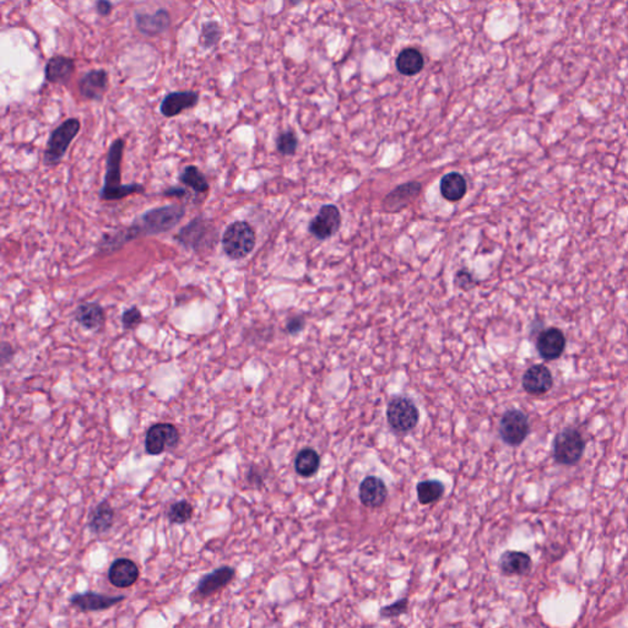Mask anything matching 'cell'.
<instances>
[{
  "label": "cell",
  "instance_id": "6da1fadb",
  "mask_svg": "<svg viewBox=\"0 0 628 628\" xmlns=\"http://www.w3.org/2000/svg\"><path fill=\"white\" fill-rule=\"evenodd\" d=\"M185 208L182 205H166L152 209L142 214L133 222L132 226L124 230L128 242L139 236H152L168 232L177 226L185 218Z\"/></svg>",
  "mask_w": 628,
  "mask_h": 628
},
{
  "label": "cell",
  "instance_id": "7a4b0ae2",
  "mask_svg": "<svg viewBox=\"0 0 628 628\" xmlns=\"http://www.w3.org/2000/svg\"><path fill=\"white\" fill-rule=\"evenodd\" d=\"M124 140L117 139L112 142L107 154V165L104 175V187L99 192L102 200L114 202L129 197L132 194L144 193V185L122 183V159H123Z\"/></svg>",
  "mask_w": 628,
  "mask_h": 628
},
{
  "label": "cell",
  "instance_id": "3957f363",
  "mask_svg": "<svg viewBox=\"0 0 628 628\" xmlns=\"http://www.w3.org/2000/svg\"><path fill=\"white\" fill-rule=\"evenodd\" d=\"M255 241L254 230L248 222H232L222 236V248L230 259H243L254 250Z\"/></svg>",
  "mask_w": 628,
  "mask_h": 628
},
{
  "label": "cell",
  "instance_id": "277c9868",
  "mask_svg": "<svg viewBox=\"0 0 628 628\" xmlns=\"http://www.w3.org/2000/svg\"><path fill=\"white\" fill-rule=\"evenodd\" d=\"M79 130H80V122L76 118L66 119L61 125H58L51 133V137L48 139L47 147L43 156L44 165H58L66 155L68 147L75 139Z\"/></svg>",
  "mask_w": 628,
  "mask_h": 628
},
{
  "label": "cell",
  "instance_id": "5b68a950",
  "mask_svg": "<svg viewBox=\"0 0 628 628\" xmlns=\"http://www.w3.org/2000/svg\"><path fill=\"white\" fill-rule=\"evenodd\" d=\"M419 416L417 407L409 398H394L388 404V424L397 432L405 433L414 430L419 422Z\"/></svg>",
  "mask_w": 628,
  "mask_h": 628
},
{
  "label": "cell",
  "instance_id": "8992f818",
  "mask_svg": "<svg viewBox=\"0 0 628 628\" xmlns=\"http://www.w3.org/2000/svg\"><path fill=\"white\" fill-rule=\"evenodd\" d=\"M236 576V569L231 566H221L215 568L210 573L204 574L199 579L197 588L190 594L193 601L200 603L210 596H215L218 591L225 589Z\"/></svg>",
  "mask_w": 628,
  "mask_h": 628
},
{
  "label": "cell",
  "instance_id": "52a82bcc",
  "mask_svg": "<svg viewBox=\"0 0 628 628\" xmlns=\"http://www.w3.org/2000/svg\"><path fill=\"white\" fill-rule=\"evenodd\" d=\"M584 452V441L581 433L573 429H567L558 433L553 443V457L562 465L576 464Z\"/></svg>",
  "mask_w": 628,
  "mask_h": 628
},
{
  "label": "cell",
  "instance_id": "ba28073f",
  "mask_svg": "<svg viewBox=\"0 0 628 628\" xmlns=\"http://www.w3.org/2000/svg\"><path fill=\"white\" fill-rule=\"evenodd\" d=\"M180 443V431L172 424H155L147 432L145 449L152 455H159Z\"/></svg>",
  "mask_w": 628,
  "mask_h": 628
},
{
  "label": "cell",
  "instance_id": "9c48e42d",
  "mask_svg": "<svg viewBox=\"0 0 628 628\" xmlns=\"http://www.w3.org/2000/svg\"><path fill=\"white\" fill-rule=\"evenodd\" d=\"M529 433V421L524 412L510 410L505 412L500 424V435L510 445H519Z\"/></svg>",
  "mask_w": 628,
  "mask_h": 628
},
{
  "label": "cell",
  "instance_id": "30bf717a",
  "mask_svg": "<svg viewBox=\"0 0 628 628\" xmlns=\"http://www.w3.org/2000/svg\"><path fill=\"white\" fill-rule=\"evenodd\" d=\"M340 211L335 205H323L316 218L309 223V232L318 240H326L339 230Z\"/></svg>",
  "mask_w": 628,
  "mask_h": 628
},
{
  "label": "cell",
  "instance_id": "8fae6325",
  "mask_svg": "<svg viewBox=\"0 0 628 628\" xmlns=\"http://www.w3.org/2000/svg\"><path fill=\"white\" fill-rule=\"evenodd\" d=\"M125 600V596H104L94 591H86V593H78L70 596V604L75 606L76 609L82 612H94V611H104L113 608L114 605L119 604Z\"/></svg>",
  "mask_w": 628,
  "mask_h": 628
},
{
  "label": "cell",
  "instance_id": "7c38bea8",
  "mask_svg": "<svg viewBox=\"0 0 628 628\" xmlns=\"http://www.w3.org/2000/svg\"><path fill=\"white\" fill-rule=\"evenodd\" d=\"M139 577H140L139 567L130 558H117L109 566V581L112 586L119 589L134 586Z\"/></svg>",
  "mask_w": 628,
  "mask_h": 628
},
{
  "label": "cell",
  "instance_id": "4fadbf2b",
  "mask_svg": "<svg viewBox=\"0 0 628 628\" xmlns=\"http://www.w3.org/2000/svg\"><path fill=\"white\" fill-rule=\"evenodd\" d=\"M199 94L195 91H176L166 94L161 102L160 111L166 118H172L185 112L187 109H193L198 104Z\"/></svg>",
  "mask_w": 628,
  "mask_h": 628
},
{
  "label": "cell",
  "instance_id": "5bb4252c",
  "mask_svg": "<svg viewBox=\"0 0 628 628\" xmlns=\"http://www.w3.org/2000/svg\"><path fill=\"white\" fill-rule=\"evenodd\" d=\"M135 24L139 32L149 37H156L170 27V14L166 9L157 10L154 14L137 13L135 15Z\"/></svg>",
  "mask_w": 628,
  "mask_h": 628
},
{
  "label": "cell",
  "instance_id": "9a60e30c",
  "mask_svg": "<svg viewBox=\"0 0 628 628\" xmlns=\"http://www.w3.org/2000/svg\"><path fill=\"white\" fill-rule=\"evenodd\" d=\"M388 490L382 479L367 476L359 485V501L369 508H378L387 501Z\"/></svg>",
  "mask_w": 628,
  "mask_h": 628
},
{
  "label": "cell",
  "instance_id": "2e32d148",
  "mask_svg": "<svg viewBox=\"0 0 628 628\" xmlns=\"http://www.w3.org/2000/svg\"><path fill=\"white\" fill-rule=\"evenodd\" d=\"M109 74L104 69L86 73L79 81L81 96L91 101H101L107 91Z\"/></svg>",
  "mask_w": 628,
  "mask_h": 628
},
{
  "label": "cell",
  "instance_id": "e0dca14e",
  "mask_svg": "<svg viewBox=\"0 0 628 628\" xmlns=\"http://www.w3.org/2000/svg\"><path fill=\"white\" fill-rule=\"evenodd\" d=\"M536 346L543 359L551 361L562 355L566 347V338L560 329L551 328L540 334Z\"/></svg>",
  "mask_w": 628,
  "mask_h": 628
},
{
  "label": "cell",
  "instance_id": "ac0fdd59",
  "mask_svg": "<svg viewBox=\"0 0 628 628\" xmlns=\"http://www.w3.org/2000/svg\"><path fill=\"white\" fill-rule=\"evenodd\" d=\"M553 387V376L543 364L530 367L523 377V388L531 395H543Z\"/></svg>",
  "mask_w": 628,
  "mask_h": 628
},
{
  "label": "cell",
  "instance_id": "d6986e66",
  "mask_svg": "<svg viewBox=\"0 0 628 628\" xmlns=\"http://www.w3.org/2000/svg\"><path fill=\"white\" fill-rule=\"evenodd\" d=\"M210 230L211 227L209 226L208 221L202 218H194L193 221L189 222L185 228L180 230L176 240H178L185 247L198 250L208 240Z\"/></svg>",
  "mask_w": 628,
  "mask_h": 628
},
{
  "label": "cell",
  "instance_id": "ffe728a7",
  "mask_svg": "<svg viewBox=\"0 0 628 628\" xmlns=\"http://www.w3.org/2000/svg\"><path fill=\"white\" fill-rule=\"evenodd\" d=\"M420 193V183L410 182L407 185H399L392 193L388 194L383 202V207L387 211H398L414 202Z\"/></svg>",
  "mask_w": 628,
  "mask_h": 628
},
{
  "label": "cell",
  "instance_id": "44dd1931",
  "mask_svg": "<svg viewBox=\"0 0 628 628\" xmlns=\"http://www.w3.org/2000/svg\"><path fill=\"white\" fill-rule=\"evenodd\" d=\"M500 569L505 576H525L533 566L529 555L520 551H505L498 562Z\"/></svg>",
  "mask_w": 628,
  "mask_h": 628
},
{
  "label": "cell",
  "instance_id": "7402d4cb",
  "mask_svg": "<svg viewBox=\"0 0 628 628\" xmlns=\"http://www.w3.org/2000/svg\"><path fill=\"white\" fill-rule=\"evenodd\" d=\"M75 71V63L71 58L56 56L48 61L44 68V78L52 84H66Z\"/></svg>",
  "mask_w": 628,
  "mask_h": 628
},
{
  "label": "cell",
  "instance_id": "603a6c76",
  "mask_svg": "<svg viewBox=\"0 0 628 628\" xmlns=\"http://www.w3.org/2000/svg\"><path fill=\"white\" fill-rule=\"evenodd\" d=\"M116 519V512L109 501H102L91 510L89 515V528L96 535L109 533Z\"/></svg>",
  "mask_w": 628,
  "mask_h": 628
},
{
  "label": "cell",
  "instance_id": "cb8c5ba5",
  "mask_svg": "<svg viewBox=\"0 0 628 628\" xmlns=\"http://www.w3.org/2000/svg\"><path fill=\"white\" fill-rule=\"evenodd\" d=\"M75 319L81 326L94 331L104 326L106 314L104 308L101 307L99 303L87 302L78 307Z\"/></svg>",
  "mask_w": 628,
  "mask_h": 628
},
{
  "label": "cell",
  "instance_id": "d4e9b609",
  "mask_svg": "<svg viewBox=\"0 0 628 628\" xmlns=\"http://www.w3.org/2000/svg\"><path fill=\"white\" fill-rule=\"evenodd\" d=\"M425 66V59L419 49L405 48L397 58V68L402 75H415L422 70Z\"/></svg>",
  "mask_w": 628,
  "mask_h": 628
},
{
  "label": "cell",
  "instance_id": "484cf974",
  "mask_svg": "<svg viewBox=\"0 0 628 628\" xmlns=\"http://www.w3.org/2000/svg\"><path fill=\"white\" fill-rule=\"evenodd\" d=\"M441 193L449 202H457L463 198L467 193V182L463 176L457 172L444 176L441 180Z\"/></svg>",
  "mask_w": 628,
  "mask_h": 628
},
{
  "label": "cell",
  "instance_id": "4316f807",
  "mask_svg": "<svg viewBox=\"0 0 628 628\" xmlns=\"http://www.w3.org/2000/svg\"><path fill=\"white\" fill-rule=\"evenodd\" d=\"M319 454L314 449H302L295 460V469L298 475L303 477H311L318 472L319 469Z\"/></svg>",
  "mask_w": 628,
  "mask_h": 628
},
{
  "label": "cell",
  "instance_id": "83f0119b",
  "mask_svg": "<svg viewBox=\"0 0 628 628\" xmlns=\"http://www.w3.org/2000/svg\"><path fill=\"white\" fill-rule=\"evenodd\" d=\"M416 491L421 505H432L443 496L444 485L438 480H426L417 485Z\"/></svg>",
  "mask_w": 628,
  "mask_h": 628
},
{
  "label": "cell",
  "instance_id": "f1b7e54d",
  "mask_svg": "<svg viewBox=\"0 0 628 628\" xmlns=\"http://www.w3.org/2000/svg\"><path fill=\"white\" fill-rule=\"evenodd\" d=\"M180 180L183 185L193 189L195 193L204 194L209 190L208 180L197 166H187L180 173Z\"/></svg>",
  "mask_w": 628,
  "mask_h": 628
},
{
  "label": "cell",
  "instance_id": "f546056e",
  "mask_svg": "<svg viewBox=\"0 0 628 628\" xmlns=\"http://www.w3.org/2000/svg\"><path fill=\"white\" fill-rule=\"evenodd\" d=\"M193 515V505H190L188 501H185V500L176 502L167 510V517H168V520H170L172 524H185L187 522L192 519Z\"/></svg>",
  "mask_w": 628,
  "mask_h": 628
},
{
  "label": "cell",
  "instance_id": "4dcf8cb0",
  "mask_svg": "<svg viewBox=\"0 0 628 628\" xmlns=\"http://www.w3.org/2000/svg\"><path fill=\"white\" fill-rule=\"evenodd\" d=\"M222 36L221 26L216 21H208L204 24L200 43L204 48H213L218 44Z\"/></svg>",
  "mask_w": 628,
  "mask_h": 628
},
{
  "label": "cell",
  "instance_id": "1f68e13d",
  "mask_svg": "<svg viewBox=\"0 0 628 628\" xmlns=\"http://www.w3.org/2000/svg\"><path fill=\"white\" fill-rule=\"evenodd\" d=\"M407 609H409V599L402 598L393 604L383 606L382 609L379 610V615L383 619H394V617H399L402 615L407 614Z\"/></svg>",
  "mask_w": 628,
  "mask_h": 628
},
{
  "label": "cell",
  "instance_id": "d6a6232c",
  "mask_svg": "<svg viewBox=\"0 0 628 628\" xmlns=\"http://www.w3.org/2000/svg\"><path fill=\"white\" fill-rule=\"evenodd\" d=\"M297 137L293 132H285L280 134L278 140H276V147L279 150L280 154H283L285 156H290L296 152L297 149Z\"/></svg>",
  "mask_w": 628,
  "mask_h": 628
},
{
  "label": "cell",
  "instance_id": "836d02e7",
  "mask_svg": "<svg viewBox=\"0 0 628 628\" xmlns=\"http://www.w3.org/2000/svg\"><path fill=\"white\" fill-rule=\"evenodd\" d=\"M142 321V314L137 307L127 309L122 316V323L125 329H134Z\"/></svg>",
  "mask_w": 628,
  "mask_h": 628
},
{
  "label": "cell",
  "instance_id": "e575fe53",
  "mask_svg": "<svg viewBox=\"0 0 628 628\" xmlns=\"http://www.w3.org/2000/svg\"><path fill=\"white\" fill-rule=\"evenodd\" d=\"M303 326H304V321L302 318H293L288 321L286 329L290 334H296L298 331H302Z\"/></svg>",
  "mask_w": 628,
  "mask_h": 628
},
{
  "label": "cell",
  "instance_id": "d590c367",
  "mask_svg": "<svg viewBox=\"0 0 628 628\" xmlns=\"http://www.w3.org/2000/svg\"><path fill=\"white\" fill-rule=\"evenodd\" d=\"M112 9H113V4L109 3V1L99 0V1L96 3V10H97V13L101 16H109L112 13Z\"/></svg>",
  "mask_w": 628,
  "mask_h": 628
},
{
  "label": "cell",
  "instance_id": "8d00e7d4",
  "mask_svg": "<svg viewBox=\"0 0 628 628\" xmlns=\"http://www.w3.org/2000/svg\"><path fill=\"white\" fill-rule=\"evenodd\" d=\"M472 283V275L469 274L468 271H459L458 275H457V283H458V286L463 288H468L469 285Z\"/></svg>",
  "mask_w": 628,
  "mask_h": 628
},
{
  "label": "cell",
  "instance_id": "74e56055",
  "mask_svg": "<svg viewBox=\"0 0 628 628\" xmlns=\"http://www.w3.org/2000/svg\"><path fill=\"white\" fill-rule=\"evenodd\" d=\"M165 195L167 197H177V198H182V197H185L187 192H185V189L180 188V187H171L170 189H167L165 190Z\"/></svg>",
  "mask_w": 628,
  "mask_h": 628
}]
</instances>
